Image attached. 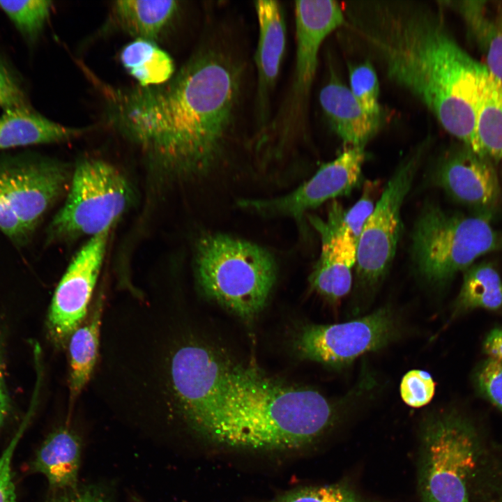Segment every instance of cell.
I'll use <instances>...</instances> for the list:
<instances>
[{
	"label": "cell",
	"instance_id": "cell-14",
	"mask_svg": "<svg viewBox=\"0 0 502 502\" xmlns=\"http://www.w3.org/2000/svg\"><path fill=\"white\" fill-rule=\"evenodd\" d=\"M295 19L296 65L289 108V116L294 120L307 100L322 43L330 33L346 23L342 7L331 0L296 1Z\"/></svg>",
	"mask_w": 502,
	"mask_h": 502
},
{
	"label": "cell",
	"instance_id": "cell-29",
	"mask_svg": "<svg viewBox=\"0 0 502 502\" xmlns=\"http://www.w3.org/2000/svg\"><path fill=\"white\" fill-rule=\"evenodd\" d=\"M349 69L351 93L367 114L380 120L379 84L372 64L366 61Z\"/></svg>",
	"mask_w": 502,
	"mask_h": 502
},
{
	"label": "cell",
	"instance_id": "cell-34",
	"mask_svg": "<svg viewBox=\"0 0 502 502\" xmlns=\"http://www.w3.org/2000/svg\"><path fill=\"white\" fill-rule=\"evenodd\" d=\"M24 423L0 456V502H16L15 486L11 475L14 451L25 429Z\"/></svg>",
	"mask_w": 502,
	"mask_h": 502
},
{
	"label": "cell",
	"instance_id": "cell-25",
	"mask_svg": "<svg viewBox=\"0 0 502 502\" xmlns=\"http://www.w3.org/2000/svg\"><path fill=\"white\" fill-rule=\"evenodd\" d=\"M463 273L462 287L453 305V318L476 309H502V280L493 264H473Z\"/></svg>",
	"mask_w": 502,
	"mask_h": 502
},
{
	"label": "cell",
	"instance_id": "cell-1",
	"mask_svg": "<svg viewBox=\"0 0 502 502\" xmlns=\"http://www.w3.org/2000/svg\"><path fill=\"white\" fill-rule=\"evenodd\" d=\"M243 66L220 45H202L166 82L106 89L109 121L167 178L205 173L235 130Z\"/></svg>",
	"mask_w": 502,
	"mask_h": 502
},
{
	"label": "cell",
	"instance_id": "cell-16",
	"mask_svg": "<svg viewBox=\"0 0 502 502\" xmlns=\"http://www.w3.org/2000/svg\"><path fill=\"white\" fill-rule=\"evenodd\" d=\"M342 207L334 203L328 217L309 216L321 238V252L309 277L312 290L335 303L350 291L356 266L357 242L340 222Z\"/></svg>",
	"mask_w": 502,
	"mask_h": 502
},
{
	"label": "cell",
	"instance_id": "cell-26",
	"mask_svg": "<svg viewBox=\"0 0 502 502\" xmlns=\"http://www.w3.org/2000/svg\"><path fill=\"white\" fill-rule=\"evenodd\" d=\"M120 59L140 86L162 84L174 74L172 57L153 41L135 39L123 48Z\"/></svg>",
	"mask_w": 502,
	"mask_h": 502
},
{
	"label": "cell",
	"instance_id": "cell-35",
	"mask_svg": "<svg viewBox=\"0 0 502 502\" xmlns=\"http://www.w3.org/2000/svg\"><path fill=\"white\" fill-rule=\"evenodd\" d=\"M471 502H502V463L480 478L473 489Z\"/></svg>",
	"mask_w": 502,
	"mask_h": 502
},
{
	"label": "cell",
	"instance_id": "cell-30",
	"mask_svg": "<svg viewBox=\"0 0 502 502\" xmlns=\"http://www.w3.org/2000/svg\"><path fill=\"white\" fill-rule=\"evenodd\" d=\"M473 382L478 394L502 413V363L492 358L475 368Z\"/></svg>",
	"mask_w": 502,
	"mask_h": 502
},
{
	"label": "cell",
	"instance_id": "cell-5",
	"mask_svg": "<svg viewBox=\"0 0 502 502\" xmlns=\"http://www.w3.org/2000/svg\"><path fill=\"white\" fill-rule=\"evenodd\" d=\"M474 423L453 409L426 414L418 432L420 502H471L469 481L483 452Z\"/></svg>",
	"mask_w": 502,
	"mask_h": 502
},
{
	"label": "cell",
	"instance_id": "cell-11",
	"mask_svg": "<svg viewBox=\"0 0 502 502\" xmlns=\"http://www.w3.org/2000/svg\"><path fill=\"white\" fill-rule=\"evenodd\" d=\"M397 335L394 313L382 307L343 323L307 325L299 333L296 346L302 358L337 369L387 346Z\"/></svg>",
	"mask_w": 502,
	"mask_h": 502
},
{
	"label": "cell",
	"instance_id": "cell-24",
	"mask_svg": "<svg viewBox=\"0 0 502 502\" xmlns=\"http://www.w3.org/2000/svg\"><path fill=\"white\" fill-rule=\"evenodd\" d=\"M179 8L175 0H122L113 5L118 24L135 39L156 43Z\"/></svg>",
	"mask_w": 502,
	"mask_h": 502
},
{
	"label": "cell",
	"instance_id": "cell-8",
	"mask_svg": "<svg viewBox=\"0 0 502 502\" xmlns=\"http://www.w3.org/2000/svg\"><path fill=\"white\" fill-rule=\"evenodd\" d=\"M133 192L123 174L101 159L79 162L64 204L47 231L50 243L92 238L109 231L130 206Z\"/></svg>",
	"mask_w": 502,
	"mask_h": 502
},
{
	"label": "cell",
	"instance_id": "cell-23",
	"mask_svg": "<svg viewBox=\"0 0 502 502\" xmlns=\"http://www.w3.org/2000/svg\"><path fill=\"white\" fill-rule=\"evenodd\" d=\"M474 130L483 155L502 160V82L486 67L478 81Z\"/></svg>",
	"mask_w": 502,
	"mask_h": 502
},
{
	"label": "cell",
	"instance_id": "cell-2",
	"mask_svg": "<svg viewBox=\"0 0 502 502\" xmlns=\"http://www.w3.org/2000/svg\"><path fill=\"white\" fill-rule=\"evenodd\" d=\"M348 10V26L379 57L388 78L421 102L464 146L484 156L474 127L485 66L453 38L440 12L411 1L360 2Z\"/></svg>",
	"mask_w": 502,
	"mask_h": 502
},
{
	"label": "cell",
	"instance_id": "cell-31",
	"mask_svg": "<svg viewBox=\"0 0 502 502\" xmlns=\"http://www.w3.org/2000/svg\"><path fill=\"white\" fill-rule=\"evenodd\" d=\"M435 382L427 372L411 370L402 377L400 396L408 406L419 408L427 404L435 393Z\"/></svg>",
	"mask_w": 502,
	"mask_h": 502
},
{
	"label": "cell",
	"instance_id": "cell-28",
	"mask_svg": "<svg viewBox=\"0 0 502 502\" xmlns=\"http://www.w3.org/2000/svg\"><path fill=\"white\" fill-rule=\"evenodd\" d=\"M270 502H373L347 480L303 487L288 492Z\"/></svg>",
	"mask_w": 502,
	"mask_h": 502
},
{
	"label": "cell",
	"instance_id": "cell-39",
	"mask_svg": "<svg viewBox=\"0 0 502 502\" xmlns=\"http://www.w3.org/2000/svg\"><path fill=\"white\" fill-rule=\"evenodd\" d=\"M8 409V402L6 400V396L5 395L3 388V383H2V379H1V369H0V427L2 425L3 420L5 418L6 412Z\"/></svg>",
	"mask_w": 502,
	"mask_h": 502
},
{
	"label": "cell",
	"instance_id": "cell-21",
	"mask_svg": "<svg viewBox=\"0 0 502 502\" xmlns=\"http://www.w3.org/2000/svg\"><path fill=\"white\" fill-rule=\"evenodd\" d=\"M482 52L487 70L502 82V1L449 2Z\"/></svg>",
	"mask_w": 502,
	"mask_h": 502
},
{
	"label": "cell",
	"instance_id": "cell-13",
	"mask_svg": "<svg viewBox=\"0 0 502 502\" xmlns=\"http://www.w3.org/2000/svg\"><path fill=\"white\" fill-rule=\"evenodd\" d=\"M109 231L90 238L69 264L54 292L48 317L51 336L65 345L85 319L105 257Z\"/></svg>",
	"mask_w": 502,
	"mask_h": 502
},
{
	"label": "cell",
	"instance_id": "cell-18",
	"mask_svg": "<svg viewBox=\"0 0 502 502\" xmlns=\"http://www.w3.org/2000/svg\"><path fill=\"white\" fill-rule=\"evenodd\" d=\"M319 102L333 130L347 147L365 148L379 129L380 120L366 113L335 75L321 89Z\"/></svg>",
	"mask_w": 502,
	"mask_h": 502
},
{
	"label": "cell",
	"instance_id": "cell-10",
	"mask_svg": "<svg viewBox=\"0 0 502 502\" xmlns=\"http://www.w3.org/2000/svg\"><path fill=\"white\" fill-rule=\"evenodd\" d=\"M72 174L66 163L48 158H0V195L30 238L45 214L68 192Z\"/></svg>",
	"mask_w": 502,
	"mask_h": 502
},
{
	"label": "cell",
	"instance_id": "cell-32",
	"mask_svg": "<svg viewBox=\"0 0 502 502\" xmlns=\"http://www.w3.org/2000/svg\"><path fill=\"white\" fill-rule=\"evenodd\" d=\"M0 107L5 110L31 107L18 77L1 56Z\"/></svg>",
	"mask_w": 502,
	"mask_h": 502
},
{
	"label": "cell",
	"instance_id": "cell-38",
	"mask_svg": "<svg viewBox=\"0 0 502 502\" xmlns=\"http://www.w3.org/2000/svg\"><path fill=\"white\" fill-rule=\"evenodd\" d=\"M58 502H107L105 496L95 488L74 491Z\"/></svg>",
	"mask_w": 502,
	"mask_h": 502
},
{
	"label": "cell",
	"instance_id": "cell-9",
	"mask_svg": "<svg viewBox=\"0 0 502 502\" xmlns=\"http://www.w3.org/2000/svg\"><path fill=\"white\" fill-rule=\"evenodd\" d=\"M418 149L397 167L368 218L357 243L356 275L363 287L378 284L395 257L402 229L401 210L419 167Z\"/></svg>",
	"mask_w": 502,
	"mask_h": 502
},
{
	"label": "cell",
	"instance_id": "cell-6",
	"mask_svg": "<svg viewBox=\"0 0 502 502\" xmlns=\"http://www.w3.org/2000/svg\"><path fill=\"white\" fill-rule=\"evenodd\" d=\"M153 349L141 390L157 401L173 402L201 436L221 406L231 367L196 344H182L168 353L158 346Z\"/></svg>",
	"mask_w": 502,
	"mask_h": 502
},
{
	"label": "cell",
	"instance_id": "cell-7",
	"mask_svg": "<svg viewBox=\"0 0 502 502\" xmlns=\"http://www.w3.org/2000/svg\"><path fill=\"white\" fill-rule=\"evenodd\" d=\"M492 218L432 204L424 206L411 234V257L419 275L431 284L443 286L480 257L502 250V233L492 226Z\"/></svg>",
	"mask_w": 502,
	"mask_h": 502
},
{
	"label": "cell",
	"instance_id": "cell-15",
	"mask_svg": "<svg viewBox=\"0 0 502 502\" xmlns=\"http://www.w3.org/2000/svg\"><path fill=\"white\" fill-rule=\"evenodd\" d=\"M434 184L476 213H493L501 201V187L490 160L463 148L450 151L436 165Z\"/></svg>",
	"mask_w": 502,
	"mask_h": 502
},
{
	"label": "cell",
	"instance_id": "cell-36",
	"mask_svg": "<svg viewBox=\"0 0 502 502\" xmlns=\"http://www.w3.org/2000/svg\"><path fill=\"white\" fill-rule=\"evenodd\" d=\"M0 230L17 245L26 244L31 238L0 195Z\"/></svg>",
	"mask_w": 502,
	"mask_h": 502
},
{
	"label": "cell",
	"instance_id": "cell-22",
	"mask_svg": "<svg viewBox=\"0 0 502 502\" xmlns=\"http://www.w3.org/2000/svg\"><path fill=\"white\" fill-rule=\"evenodd\" d=\"M79 436L67 428L51 434L33 462V471L43 474L55 489H75L80 464Z\"/></svg>",
	"mask_w": 502,
	"mask_h": 502
},
{
	"label": "cell",
	"instance_id": "cell-4",
	"mask_svg": "<svg viewBox=\"0 0 502 502\" xmlns=\"http://www.w3.org/2000/svg\"><path fill=\"white\" fill-rule=\"evenodd\" d=\"M195 262L202 291L242 318L264 308L276 280L275 262L267 250L223 234L202 236Z\"/></svg>",
	"mask_w": 502,
	"mask_h": 502
},
{
	"label": "cell",
	"instance_id": "cell-33",
	"mask_svg": "<svg viewBox=\"0 0 502 502\" xmlns=\"http://www.w3.org/2000/svg\"><path fill=\"white\" fill-rule=\"evenodd\" d=\"M375 205L368 194H364L349 209L340 212V222L357 242L363 228L372 213Z\"/></svg>",
	"mask_w": 502,
	"mask_h": 502
},
{
	"label": "cell",
	"instance_id": "cell-17",
	"mask_svg": "<svg viewBox=\"0 0 502 502\" xmlns=\"http://www.w3.org/2000/svg\"><path fill=\"white\" fill-rule=\"evenodd\" d=\"M259 34L255 62L257 69V112L259 128H266L271 93L275 84L286 46V24L276 1L254 2Z\"/></svg>",
	"mask_w": 502,
	"mask_h": 502
},
{
	"label": "cell",
	"instance_id": "cell-20",
	"mask_svg": "<svg viewBox=\"0 0 502 502\" xmlns=\"http://www.w3.org/2000/svg\"><path fill=\"white\" fill-rule=\"evenodd\" d=\"M104 297L99 294L82 324L68 339L69 388L73 402L93 373L98 358Z\"/></svg>",
	"mask_w": 502,
	"mask_h": 502
},
{
	"label": "cell",
	"instance_id": "cell-12",
	"mask_svg": "<svg viewBox=\"0 0 502 502\" xmlns=\"http://www.w3.org/2000/svg\"><path fill=\"white\" fill-rule=\"evenodd\" d=\"M365 160L364 148L347 147L289 193L268 199L241 200L239 205L261 214L301 220L306 212L326 201L351 193L360 183Z\"/></svg>",
	"mask_w": 502,
	"mask_h": 502
},
{
	"label": "cell",
	"instance_id": "cell-27",
	"mask_svg": "<svg viewBox=\"0 0 502 502\" xmlns=\"http://www.w3.org/2000/svg\"><path fill=\"white\" fill-rule=\"evenodd\" d=\"M52 6V2L46 0L0 1V9L31 43L41 33Z\"/></svg>",
	"mask_w": 502,
	"mask_h": 502
},
{
	"label": "cell",
	"instance_id": "cell-19",
	"mask_svg": "<svg viewBox=\"0 0 502 502\" xmlns=\"http://www.w3.org/2000/svg\"><path fill=\"white\" fill-rule=\"evenodd\" d=\"M84 130L54 122L32 107L6 109L0 116V150L66 142Z\"/></svg>",
	"mask_w": 502,
	"mask_h": 502
},
{
	"label": "cell",
	"instance_id": "cell-37",
	"mask_svg": "<svg viewBox=\"0 0 502 502\" xmlns=\"http://www.w3.org/2000/svg\"><path fill=\"white\" fill-rule=\"evenodd\" d=\"M482 350L489 356L502 363V326L492 328L485 336Z\"/></svg>",
	"mask_w": 502,
	"mask_h": 502
},
{
	"label": "cell",
	"instance_id": "cell-3",
	"mask_svg": "<svg viewBox=\"0 0 502 502\" xmlns=\"http://www.w3.org/2000/svg\"><path fill=\"white\" fill-rule=\"evenodd\" d=\"M338 418L336 406L316 390L231 367L221 406L201 436L234 448L294 450L317 442Z\"/></svg>",
	"mask_w": 502,
	"mask_h": 502
}]
</instances>
